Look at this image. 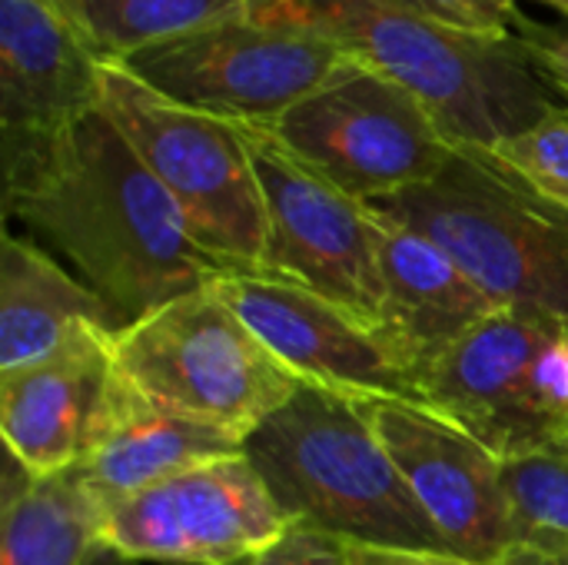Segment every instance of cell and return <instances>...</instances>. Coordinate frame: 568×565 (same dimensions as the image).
<instances>
[{"mask_svg":"<svg viewBox=\"0 0 568 565\" xmlns=\"http://www.w3.org/2000/svg\"><path fill=\"white\" fill-rule=\"evenodd\" d=\"M243 130L266 206V276L306 286L379 330V216L293 157L266 127ZM383 333V330H379Z\"/></svg>","mask_w":568,"mask_h":565,"instance_id":"9","label":"cell"},{"mask_svg":"<svg viewBox=\"0 0 568 565\" xmlns=\"http://www.w3.org/2000/svg\"><path fill=\"white\" fill-rule=\"evenodd\" d=\"M562 323L499 310L419 373L423 400L503 463L566 446L542 393V353Z\"/></svg>","mask_w":568,"mask_h":565,"instance_id":"10","label":"cell"},{"mask_svg":"<svg viewBox=\"0 0 568 565\" xmlns=\"http://www.w3.org/2000/svg\"><path fill=\"white\" fill-rule=\"evenodd\" d=\"M356 406L456 556L496 565L523 539L506 463L493 450L426 406L403 400H356Z\"/></svg>","mask_w":568,"mask_h":565,"instance_id":"12","label":"cell"},{"mask_svg":"<svg viewBox=\"0 0 568 565\" xmlns=\"http://www.w3.org/2000/svg\"><path fill=\"white\" fill-rule=\"evenodd\" d=\"M250 17L333 40L406 87L453 143L496 150L568 100L513 40L479 37L396 0H253Z\"/></svg>","mask_w":568,"mask_h":565,"instance_id":"2","label":"cell"},{"mask_svg":"<svg viewBox=\"0 0 568 565\" xmlns=\"http://www.w3.org/2000/svg\"><path fill=\"white\" fill-rule=\"evenodd\" d=\"M87 565H140L136 559H130V556H123V553H116V549H110V546H100Z\"/></svg>","mask_w":568,"mask_h":565,"instance_id":"28","label":"cell"},{"mask_svg":"<svg viewBox=\"0 0 568 565\" xmlns=\"http://www.w3.org/2000/svg\"><path fill=\"white\" fill-rule=\"evenodd\" d=\"M506 486L523 523V539L568 546V446L506 463Z\"/></svg>","mask_w":568,"mask_h":565,"instance_id":"21","label":"cell"},{"mask_svg":"<svg viewBox=\"0 0 568 565\" xmlns=\"http://www.w3.org/2000/svg\"><path fill=\"white\" fill-rule=\"evenodd\" d=\"M513 43L523 50V57L562 93L568 97V20L542 23L526 13H516L509 23Z\"/></svg>","mask_w":568,"mask_h":565,"instance_id":"23","label":"cell"},{"mask_svg":"<svg viewBox=\"0 0 568 565\" xmlns=\"http://www.w3.org/2000/svg\"><path fill=\"white\" fill-rule=\"evenodd\" d=\"M106 509L73 470L33 476L0 506V565H87L103 546Z\"/></svg>","mask_w":568,"mask_h":565,"instance_id":"19","label":"cell"},{"mask_svg":"<svg viewBox=\"0 0 568 565\" xmlns=\"http://www.w3.org/2000/svg\"><path fill=\"white\" fill-rule=\"evenodd\" d=\"M266 130L363 203L433 180L453 150V140L406 87L349 53Z\"/></svg>","mask_w":568,"mask_h":565,"instance_id":"7","label":"cell"},{"mask_svg":"<svg viewBox=\"0 0 568 565\" xmlns=\"http://www.w3.org/2000/svg\"><path fill=\"white\" fill-rule=\"evenodd\" d=\"M100 107L173 196L193 236L233 273H263L266 206L243 130L166 100L120 63L100 67Z\"/></svg>","mask_w":568,"mask_h":565,"instance_id":"6","label":"cell"},{"mask_svg":"<svg viewBox=\"0 0 568 565\" xmlns=\"http://www.w3.org/2000/svg\"><path fill=\"white\" fill-rule=\"evenodd\" d=\"M113 350L150 403L243 443L303 386L213 283L120 330Z\"/></svg>","mask_w":568,"mask_h":565,"instance_id":"5","label":"cell"},{"mask_svg":"<svg viewBox=\"0 0 568 565\" xmlns=\"http://www.w3.org/2000/svg\"><path fill=\"white\" fill-rule=\"evenodd\" d=\"M396 3H403V7H413V10H419V13L433 17V10L426 7V0H396Z\"/></svg>","mask_w":568,"mask_h":565,"instance_id":"29","label":"cell"},{"mask_svg":"<svg viewBox=\"0 0 568 565\" xmlns=\"http://www.w3.org/2000/svg\"><path fill=\"white\" fill-rule=\"evenodd\" d=\"M103 63L206 23L250 13L253 0H53Z\"/></svg>","mask_w":568,"mask_h":565,"instance_id":"20","label":"cell"},{"mask_svg":"<svg viewBox=\"0 0 568 565\" xmlns=\"http://www.w3.org/2000/svg\"><path fill=\"white\" fill-rule=\"evenodd\" d=\"M236 565H353V556L346 539L293 523L276 543Z\"/></svg>","mask_w":568,"mask_h":565,"instance_id":"24","label":"cell"},{"mask_svg":"<svg viewBox=\"0 0 568 565\" xmlns=\"http://www.w3.org/2000/svg\"><path fill=\"white\" fill-rule=\"evenodd\" d=\"M3 160V213L60 250L120 330L233 273L97 103Z\"/></svg>","mask_w":568,"mask_h":565,"instance_id":"1","label":"cell"},{"mask_svg":"<svg viewBox=\"0 0 568 565\" xmlns=\"http://www.w3.org/2000/svg\"><path fill=\"white\" fill-rule=\"evenodd\" d=\"M243 456L293 523L356 546L453 553L349 396L303 383Z\"/></svg>","mask_w":568,"mask_h":565,"instance_id":"3","label":"cell"},{"mask_svg":"<svg viewBox=\"0 0 568 565\" xmlns=\"http://www.w3.org/2000/svg\"><path fill=\"white\" fill-rule=\"evenodd\" d=\"M426 7L443 23L496 40H513L509 23L519 13V0H426Z\"/></svg>","mask_w":568,"mask_h":565,"instance_id":"25","label":"cell"},{"mask_svg":"<svg viewBox=\"0 0 568 565\" xmlns=\"http://www.w3.org/2000/svg\"><path fill=\"white\" fill-rule=\"evenodd\" d=\"M349 556H353V565H483L453 556V553L379 549V546H356V543H349Z\"/></svg>","mask_w":568,"mask_h":565,"instance_id":"26","label":"cell"},{"mask_svg":"<svg viewBox=\"0 0 568 565\" xmlns=\"http://www.w3.org/2000/svg\"><path fill=\"white\" fill-rule=\"evenodd\" d=\"M373 206L443 246L496 306L568 323V210L493 150L453 143L433 180Z\"/></svg>","mask_w":568,"mask_h":565,"instance_id":"4","label":"cell"},{"mask_svg":"<svg viewBox=\"0 0 568 565\" xmlns=\"http://www.w3.org/2000/svg\"><path fill=\"white\" fill-rule=\"evenodd\" d=\"M539 3H546V7H556V10H562L568 17V0H539Z\"/></svg>","mask_w":568,"mask_h":565,"instance_id":"30","label":"cell"},{"mask_svg":"<svg viewBox=\"0 0 568 565\" xmlns=\"http://www.w3.org/2000/svg\"><path fill=\"white\" fill-rule=\"evenodd\" d=\"M213 286L300 383L349 400L426 406L393 343L326 296L266 273H226Z\"/></svg>","mask_w":568,"mask_h":565,"instance_id":"13","label":"cell"},{"mask_svg":"<svg viewBox=\"0 0 568 565\" xmlns=\"http://www.w3.org/2000/svg\"><path fill=\"white\" fill-rule=\"evenodd\" d=\"M100 67L53 0H0V150L43 140L97 107Z\"/></svg>","mask_w":568,"mask_h":565,"instance_id":"15","label":"cell"},{"mask_svg":"<svg viewBox=\"0 0 568 565\" xmlns=\"http://www.w3.org/2000/svg\"><path fill=\"white\" fill-rule=\"evenodd\" d=\"M566 326H568V323H566ZM566 446H568V443H566Z\"/></svg>","mask_w":568,"mask_h":565,"instance_id":"31","label":"cell"},{"mask_svg":"<svg viewBox=\"0 0 568 565\" xmlns=\"http://www.w3.org/2000/svg\"><path fill=\"white\" fill-rule=\"evenodd\" d=\"M293 519L240 453L163 480L106 513L103 546L136 563L236 565L276 543Z\"/></svg>","mask_w":568,"mask_h":565,"instance_id":"11","label":"cell"},{"mask_svg":"<svg viewBox=\"0 0 568 565\" xmlns=\"http://www.w3.org/2000/svg\"><path fill=\"white\" fill-rule=\"evenodd\" d=\"M376 216V256L383 280L379 330L419 383V373L436 356L503 306H496L429 236L379 210Z\"/></svg>","mask_w":568,"mask_h":565,"instance_id":"16","label":"cell"},{"mask_svg":"<svg viewBox=\"0 0 568 565\" xmlns=\"http://www.w3.org/2000/svg\"><path fill=\"white\" fill-rule=\"evenodd\" d=\"M343 60L346 53L320 33L240 13L146 43L116 63L180 107L230 123L270 127Z\"/></svg>","mask_w":568,"mask_h":565,"instance_id":"8","label":"cell"},{"mask_svg":"<svg viewBox=\"0 0 568 565\" xmlns=\"http://www.w3.org/2000/svg\"><path fill=\"white\" fill-rule=\"evenodd\" d=\"M496 565H568V546L566 543L523 539V543H513Z\"/></svg>","mask_w":568,"mask_h":565,"instance_id":"27","label":"cell"},{"mask_svg":"<svg viewBox=\"0 0 568 565\" xmlns=\"http://www.w3.org/2000/svg\"><path fill=\"white\" fill-rule=\"evenodd\" d=\"M113 340V330L87 323L50 356L0 373V436L27 473H67L103 436L123 386Z\"/></svg>","mask_w":568,"mask_h":565,"instance_id":"14","label":"cell"},{"mask_svg":"<svg viewBox=\"0 0 568 565\" xmlns=\"http://www.w3.org/2000/svg\"><path fill=\"white\" fill-rule=\"evenodd\" d=\"M493 153L568 210V107L499 143Z\"/></svg>","mask_w":568,"mask_h":565,"instance_id":"22","label":"cell"},{"mask_svg":"<svg viewBox=\"0 0 568 565\" xmlns=\"http://www.w3.org/2000/svg\"><path fill=\"white\" fill-rule=\"evenodd\" d=\"M87 323L120 333L113 310L93 286L73 280L33 240L7 233L0 253V373L50 356Z\"/></svg>","mask_w":568,"mask_h":565,"instance_id":"18","label":"cell"},{"mask_svg":"<svg viewBox=\"0 0 568 565\" xmlns=\"http://www.w3.org/2000/svg\"><path fill=\"white\" fill-rule=\"evenodd\" d=\"M243 440L150 403L126 376L97 446L73 466L77 480L110 513L116 503L193 466L240 456Z\"/></svg>","mask_w":568,"mask_h":565,"instance_id":"17","label":"cell"}]
</instances>
